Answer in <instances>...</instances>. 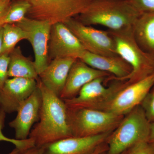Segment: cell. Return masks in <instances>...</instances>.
<instances>
[{
  "label": "cell",
  "mask_w": 154,
  "mask_h": 154,
  "mask_svg": "<svg viewBox=\"0 0 154 154\" xmlns=\"http://www.w3.org/2000/svg\"><path fill=\"white\" fill-rule=\"evenodd\" d=\"M133 32L140 47L154 54V12L141 14L135 22Z\"/></svg>",
  "instance_id": "obj_18"
},
{
  "label": "cell",
  "mask_w": 154,
  "mask_h": 154,
  "mask_svg": "<svg viewBox=\"0 0 154 154\" xmlns=\"http://www.w3.org/2000/svg\"><path fill=\"white\" fill-rule=\"evenodd\" d=\"M68 113L72 134L75 137L92 136L111 132L124 116L105 110L89 108L68 109Z\"/></svg>",
  "instance_id": "obj_5"
},
{
  "label": "cell",
  "mask_w": 154,
  "mask_h": 154,
  "mask_svg": "<svg viewBox=\"0 0 154 154\" xmlns=\"http://www.w3.org/2000/svg\"><path fill=\"white\" fill-rule=\"evenodd\" d=\"M21 154H42V149L41 147L35 146L23 151Z\"/></svg>",
  "instance_id": "obj_28"
},
{
  "label": "cell",
  "mask_w": 154,
  "mask_h": 154,
  "mask_svg": "<svg viewBox=\"0 0 154 154\" xmlns=\"http://www.w3.org/2000/svg\"><path fill=\"white\" fill-rule=\"evenodd\" d=\"M150 128V122L141 105L135 107L109 135L108 154H122L140 143L148 141Z\"/></svg>",
  "instance_id": "obj_3"
},
{
  "label": "cell",
  "mask_w": 154,
  "mask_h": 154,
  "mask_svg": "<svg viewBox=\"0 0 154 154\" xmlns=\"http://www.w3.org/2000/svg\"><path fill=\"white\" fill-rule=\"evenodd\" d=\"M140 105L148 120L150 123L154 122V89L146 96Z\"/></svg>",
  "instance_id": "obj_23"
},
{
  "label": "cell",
  "mask_w": 154,
  "mask_h": 154,
  "mask_svg": "<svg viewBox=\"0 0 154 154\" xmlns=\"http://www.w3.org/2000/svg\"><path fill=\"white\" fill-rule=\"evenodd\" d=\"M37 86V81L32 79H8L0 90V108L6 114L17 112L19 106L33 93Z\"/></svg>",
  "instance_id": "obj_13"
},
{
  "label": "cell",
  "mask_w": 154,
  "mask_h": 154,
  "mask_svg": "<svg viewBox=\"0 0 154 154\" xmlns=\"http://www.w3.org/2000/svg\"><path fill=\"white\" fill-rule=\"evenodd\" d=\"M77 59L65 58L53 60L38 75L39 79L47 88L60 97L71 68Z\"/></svg>",
  "instance_id": "obj_17"
},
{
  "label": "cell",
  "mask_w": 154,
  "mask_h": 154,
  "mask_svg": "<svg viewBox=\"0 0 154 154\" xmlns=\"http://www.w3.org/2000/svg\"><path fill=\"white\" fill-rule=\"evenodd\" d=\"M11 2H4L0 0V26H2V21L8 12Z\"/></svg>",
  "instance_id": "obj_27"
},
{
  "label": "cell",
  "mask_w": 154,
  "mask_h": 154,
  "mask_svg": "<svg viewBox=\"0 0 154 154\" xmlns=\"http://www.w3.org/2000/svg\"><path fill=\"white\" fill-rule=\"evenodd\" d=\"M111 133L62 139L41 147L42 154H89L107 140Z\"/></svg>",
  "instance_id": "obj_14"
},
{
  "label": "cell",
  "mask_w": 154,
  "mask_h": 154,
  "mask_svg": "<svg viewBox=\"0 0 154 154\" xmlns=\"http://www.w3.org/2000/svg\"><path fill=\"white\" fill-rule=\"evenodd\" d=\"M3 27V26H0V51L2 49V45Z\"/></svg>",
  "instance_id": "obj_31"
},
{
  "label": "cell",
  "mask_w": 154,
  "mask_h": 154,
  "mask_svg": "<svg viewBox=\"0 0 154 154\" xmlns=\"http://www.w3.org/2000/svg\"><path fill=\"white\" fill-rule=\"evenodd\" d=\"M63 23L76 36L87 51L105 56H119L116 53L115 42L108 31L98 30L84 25L75 18Z\"/></svg>",
  "instance_id": "obj_8"
},
{
  "label": "cell",
  "mask_w": 154,
  "mask_h": 154,
  "mask_svg": "<svg viewBox=\"0 0 154 154\" xmlns=\"http://www.w3.org/2000/svg\"><path fill=\"white\" fill-rule=\"evenodd\" d=\"M149 142L154 146V122L150 123Z\"/></svg>",
  "instance_id": "obj_29"
},
{
  "label": "cell",
  "mask_w": 154,
  "mask_h": 154,
  "mask_svg": "<svg viewBox=\"0 0 154 154\" xmlns=\"http://www.w3.org/2000/svg\"><path fill=\"white\" fill-rule=\"evenodd\" d=\"M154 86V73L136 82L127 83L115 95L105 111L124 116L141 105Z\"/></svg>",
  "instance_id": "obj_10"
},
{
  "label": "cell",
  "mask_w": 154,
  "mask_h": 154,
  "mask_svg": "<svg viewBox=\"0 0 154 154\" xmlns=\"http://www.w3.org/2000/svg\"><path fill=\"white\" fill-rule=\"evenodd\" d=\"M9 57V78H26L37 81L38 74L34 62L23 55L21 48L15 47Z\"/></svg>",
  "instance_id": "obj_19"
},
{
  "label": "cell",
  "mask_w": 154,
  "mask_h": 154,
  "mask_svg": "<svg viewBox=\"0 0 154 154\" xmlns=\"http://www.w3.org/2000/svg\"><path fill=\"white\" fill-rule=\"evenodd\" d=\"M141 14L128 0H94L76 19L84 25H102L119 32L133 29Z\"/></svg>",
  "instance_id": "obj_2"
},
{
  "label": "cell",
  "mask_w": 154,
  "mask_h": 154,
  "mask_svg": "<svg viewBox=\"0 0 154 154\" xmlns=\"http://www.w3.org/2000/svg\"><path fill=\"white\" fill-rule=\"evenodd\" d=\"M9 63V55L0 56V90L2 88L7 80L9 79L8 75Z\"/></svg>",
  "instance_id": "obj_26"
},
{
  "label": "cell",
  "mask_w": 154,
  "mask_h": 154,
  "mask_svg": "<svg viewBox=\"0 0 154 154\" xmlns=\"http://www.w3.org/2000/svg\"><path fill=\"white\" fill-rule=\"evenodd\" d=\"M30 7L26 17L51 25L64 23L82 14L94 0H25Z\"/></svg>",
  "instance_id": "obj_6"
},
{
  "label": "cell",
  "mask_w": 154,
  "mask_h": 154,
  "mask_svg": "<svg viewBox=\"0 0 154 154\" xmlns=\"http://www.w3.org/2000/svg\"><path fill=\"white\" fill-rule=\"evenodd\" d=\"M6 116L5 112L0 108V141L11 143L13 144L16 148L22 150H25L35 146L34 141L30 138L25 140H19L16 139L10 138L4 134L2 131L5 127Z\"/></svg>",
  "instance_id": "obj_22"
},
{
  "label": "cell",
  "mask_w": 154,
  "mask_h": 154,
  "mask_svg": "<svg viewBox=\"0 0 154 154\" xmlns=\"http://www.w3.org/2000/svg\"><path fill=\"white\" fill-rule=\"evenodd\" d=\"M133 7L139 12H154V0H128Z\"/></svg>",
  "instance_id": "obj_24"
},
{
  "label": "cell",
  "mask_w": 154,
  "mask_h": 154,
  "mask_svg": "<svg viewBox=\"0 0 154 154\" xmlns=\"http://www.w3.org/2000/svg\"><path fill=\"white\" fill-rule=\"evenodd\" d=\"M108 77L92 80L85 85L75 97L64 100L70 110L89 108L105 110L116 94L127 85L125 81L114 80L109 87L104 85Z\"/></svg>",
  "instance_id": "obj_7"
},
{
  "label": "cell",
  "mask_w": 154,
  "mask_h": 154,
  "mask_svg": "<svg viewBox=\"0 0 154 154\" xmlns=\"http://www.w3.org/2000/svg\"><path fill=\"white\" fill-rule=\"evenodd\" d=\"M30 7L29 3L25 0H12L1 25L20 22L26 17Z\"/></svg>",
  "instance_id": "obj_21"
},
{
  "label": "cell",
  "mask_w": 154,
  "mask_h": 154,
  "mask_svg": "<svg viewBox=\"0 0 154 154\" xmlns=\"http://www.w3.org/2000/svg\"><path fill=\"white\" fill-rule=\"evenodd\" d=\"M27 34L35 56L34 63L38 75L46 68L50 61L48 43L51 25L48 22L25 17L16 23Z\"/></svg>",
  "instance_id": "obj_9"
},
{
  "label": "cell",
  "mask_w": 154,
  "mask_h": 154,
  "mask_svg": "<svg viewBox=\"0 0 154 154\" xmlns=\"http://www.w3.org/2000/svg\"><path fill=\"white\" fill-rule=\"evenodd\" d=\"M86 51L76 36L63 23L51 25L48 43L50 62L55 59H80Z\"/></svg>",
  "instance_id": "obj_11"
},
{
  "label": "cell",
  "mask_w": 154,
  "mask_h": 154,
  "mask_svg": "<svg viewBox=\"0 0 154 154\" xmlns=\"http://www.w3.org/2000/svg\"><path fill=\"white\" fill-rule=\"evenodd\" d=\"M23 151L24 150L19 149L15 147V148L13 149L11 152L7 154H21Z\"/></svg>",
  "instance_id": "obj_32"
},
{
  "label": "cell",
  "mask_w": 154,
  "mask_h": 154,
  "mask_svg": "<svg viewBox=\"0 0 154 154\" xmlns=\"http://www.w3.org/2000/svg\"><path fill=\"white\" fill-rule=\"evenodd\" d=\"M112 75L106 72L93 68L77 59L73 64L60 97L63 100L72 99L82 88L92 80Z\"/></svg>",
  "instance_id": "obj_15"
},
{
  "label": "cell",
  "mask_w": 154,
  "mask_h": 154,
  "mask_svg": "<svg viewBox=\"0 0 154 154\" xmlns=\"http://www.w3.org/2000/svg\"><path fill=\"white\" fill-rule=\"evenodd\" d=\"M2 45L0 56L9 55L19 42L27 39V34L16 24H7L3 25Z\"/></svg>",
  "instance_id": "obj_20"
},
{
  "label": "cell",
  "mask_w": 154,
  "mask_h": 154,
  "mask_svg": "<svg viewBox=\"0 0 154 154\" xmlns=\"http://www.w3.org/2000/svg\"><path fill=\"white\" fill-rule=\"evenodd\" d=\"M122 154H126V153H125V152L123 153Z\"/></svg>",
  "instance_id": "obj_34"
},
{
  "label": "cell",
  "mask_w": 154,
  "mask_h": 154,
  "mask_svg": "<svg viewBox=\"0 0 154 154\" xmlns=\"http://www.w3.org/2000/svg\"><path fill=\"white\" fill-rule=\"evenodd\" d=\"M42 104L41 91L37 86L19 106L16 118L9 123L10 127L15 130V139L25 140L29 138L32 126L39 120Z\"/></svg>",
  "instance_id": "obj_12"
},
{
  "label": "cell",
  "mask_w": 154,
  "mask_h": 154,
  "mask_svg": "<svg viewBox=\"0 0 154 154\" xmlns=\"http://www.w3.org/2000/svg\"><path fill=\"white\" fill-rule=\"evenodd\" d=\"M108 32L115 42L116 53L132 69L125 79L127 84L136 82L154 73V54L146 52L140 47L135 38L133 29Z\"/></svg>",
  "instance_id": "obj_4"
},
{
  "label": "cell",
  "mask_w": 154,
  "mask_h": 154,
  "mask_svg": "<svg viewBox=\"0 0 154 154\" xmlns=\"http://www.w3.org/2000/svg\"><path fill=\"white\" fill-rule=\"evenodd\" d=\"M126 154H154V146L148 141L143 142L128 149Z\"/></svg>",
  "instance_id": "obj_25"
},
{
  "label": "cell",
  "mask_w": 154,
  "mask_h": 154,
  "mask_svg": "<svg viewBox=\"0 0 154 154\" xmlns=\"http://www.w3.org/2000/svg\"><path fill=\"white\" fill-rule=\"evenodd\" d=\"M104 148L100 146L98 148L96 149L95 150H94V152L89 154H100L102 152L104 151Z\"/></svg>",
  "instance_id": "obj_30"
},
{
  "label": "cell",
  "mask_w": 154,
  "mask_h": 154,
  "mask_svg": "<svg viewBox=\"0 0 154 154\" xmlns=\"http://www.w3.org/2000/svg\"><path fill=\"white\" fill-rule=\"evenodd\" d=\"M79 59L93 68L112 75L110 81H125L132 70L129 64L119 56H105L86 51Z\"/></svg>",
  "instance_id": "obj_16"
},
{
  "label": "cell",
  "mask_w": 154,
  "mask_h": 154,
  "mask_svg": "<svg viewBox=\"0 0 154 154\" xmlns=\"http://www.w3.org/2000/svg\"><path fill=\"white\" fill-rule=\"evenodd\" d=\"M2 1L4 2H11L12 0H2Z\"/></svg>",
  "instance_id": "obj_33"
},
{
  "label": "cell",
  "mask_w": 154,
  "mask_h": 154,
  "mask_svg": "<svg viewBox=\"0 0 154 154\" xmlns=\"http://www.w3.org/2000/svg\"><path fill=\"white\" fill-rule=\"evenodd\" d=\"M36 81L42 104L39 120L31 129L29 138L34 141L35 146L42 147L73 137L64 101L45 85L39 77Z\"/></svg>",
  "instance_id": "obj_1"
}]
</instances>
